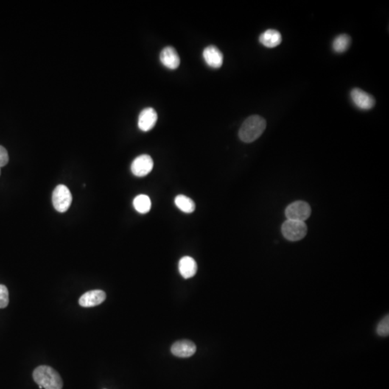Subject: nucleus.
I'll use <instances>...</instances> for the list:
<instances>
[{
    "label": "nucleus",
    "instance_id": "nucleus-12",
    "mask_svg": "<svg viewBox=\"0 0 389 389\" xmlns=\"http://www.w3.org/2000/svg\"><path fill=\"white\" fill-rule=\"evenodd\" d=\"M162 64L169 69H176L180 66V59L175 48L167 46L160 53Z\"/></svg>",
    "mask_w": 389,
    "mask_h": 389
},
{
    "label": "nucleus",
    "instance_id": "nucleus-8",
    "mask_svg": "<svg viewBox=\"0 0 389 389\" xmlns=\"http://www.w3.org/2000/svg\"><path fill=\"white\" fill-rule=\"evenodd\" d=\"M157 112L152 107H146L140 113L138 116V127L144 132L149 131L155 127L157 121Z\"/></svg>",
    "mask_w": 389,
    "mask_h": 389
},
{
    "label": "nucleus",
    "instance_id": "nucleus-17",
    "mask_svg": "<svg viewBox=\"0 0 389 389\" xmlns=\"http://www.w3.org/2000/svg\"><path fill=\"white\" fill-rule=\"evenodd\" d=\"M351 44V38L347 34H342L334 39L332 43V49L336 53L341 54L349 49Z\"/></svg>",
    "mask_w": 389,
    "mask_h": 389
},
{
    "label": "nucleus",
    "instance_id": "nucleus-10",
    "mask_svg": "<svg viewBox=\"0 0 389 389\" xmlns=\"http://www.w3.org/2000/svg\"><path fill=\"white\" fill-rule=\"evenodd\" d=\"M203 57L205 63L210 67L219 68L223 65V54L216 46H209L205 48L203 51Z\"/></svg>",
    "mask_w": 389,
    "mask_h": 389
},
{
    "label": "nucleus",
    "instance_id": "nucleus-18",
    "mask_svg": "<svg viewBox=\"0 0 389 389\" xmlns=\"http://www.w3.org/2000/svg\"><path fill=\"white\" fill-rule=\"evenodd\" d=\"M377 334L381 337H387L389 334V315L386 316L381 322H379L376 329Z\"/></svg>",
    "mask_w": 389,
    "mask_h": 389
},
{
    "label": "nucleus",
    "instance_id": "nucleus-13",
    "mask_svg": "<svg viewBox=\"0 0 389 389\" xmlns=\"http://www.w3.org/2000/svg\"><path fill=\"white\" fill-rule=\"evenodd\" d=\"M179 272L185 279L193 278L197 272V263L194 258L185 256L180 259L178 264Z\"/></svg>",
    "mask_w": 389,
    "mask_h": 389
},
{
    "label": "nucleus",
    "instance_id": "nucleus-6",
    "mask_svg": "<svg viewBox=\"0 0 389 389\" xmlns=\"http://www.w3.org/2000/svg\"><path fill=\"white\" fill-rule=\"evenodd\" d=\"M154 167L152 157L148 155H142L136 157L130 166L132 173L136 177H144L149 175Z\"/></svg>",
    "mask_w": 389,
    "mask_h": 389
},
{
    "label": "nucleus",
    "instance_id": "nucleus-2",
    "mask_svg": "<svg viewBox=\"0 0 389 389\" xmlns=\"http://www.w3.org/2000/svg\"><path fill=\"white\" fill-rule=\"evenodd\" d=\"M34 381L45 389H62L63 381L57 370L47 366L40 365L32 373Z\"/></svg>",
    "mask_w": 389,
    "mask_h": 389
},
{
    "label": "nucleus",
    "instance_id": "nucleus-4",
    "mask_svg": "<svg viewBox=\"0 0 389 389\" xmlns=\"http://www.w3.org/2000/svg\"><path fill=\"white\" fill-rule=\"evenodd\" d=\"M72 202V195L67 187L59 185L56 187L52 194V203L58 212L65 213Z\"/></svg>",
    "mask_w": 389,
    "mask_h": 389
},
{
    "label": "nucleus",
    "instance_id": "nucleus-16",
    "mask_svg": "<svg viewBox=\"0 0 389 389\" xmlns=\"http://www.w3.org/2000/svg\"><path fill=\"white\" fill-rule=\"evenodd\" d=\"M133 204L137 212L141 214L149 212L152 207V202L149 196L144 194L137 195L133 200Z\"/></svg>",
    "mask_w": 389,
    "mask_h": 389
},
{
    "label": "nucleus",
    "instance_id": "nucleus-14",
    "mask_svg": "<svg viewBox=\"0 0 389 389\" xmlns=\"http://www.w3.org/2000/svg\"><path fill=\"white\" fill-rule=\"evenodd\" d=\"M259 42L267 48H275L282 42V35L276 30H267L264 31L259 38Z\"/></svg>",
    "mask_w": 389,
    "mask_h": 389
},
{
    "label": "nucleus",
    "instance_id": "nucleus-1",
    "mask_svg": "<svg viewBox=\"0 0 389 389\" xmlns=\"http://www.w3.org/2000/svg\"><path fill=\"white\" fill-rule=\"evenodd\" d=\"M266 129V121L259 116L247 118L239 129V137L244 143L254 142L259 138Z\"/></svg>",
    "mask_w": 389,
    "mask_h": 389
},
{
    "label": "nucleus",
    "instance_id": "nucleus-7",
    "mask_svg": "<svg viewBox=\"0 0 389 389\" xmlns=\"http://www.w3.org/2000/svg\"><path fill=\"white\" fill-rule=\"evenodd\" d=\"M350 96L353 103L361 110H370L373 108L376 104V99L374 97L361 89H353Z\"/></svg>",
    "mask_w": 389,
    "mask_h": 389
},
{
    "label": "nucleus",
    "instance_id": "nucleus-21",
    "mask_svg": "<svg viewBox=\"0 0 389 389\" xmlns=\"http://www.w3.org/2000/svg\"><path fill=\"white\" fill-rule=\"evenodd\" d=\"M0 174H1V170H0Z\"/></svg>",
    "mask_w": 389,
    "mask_h": 389
},
{
    "label": "nucleus",
    "instance_id": "nucleus-9",
    "mask_svg": "<svg viewBox=\"0 0 389 389\" xmlns=\"http://www.w3.org/2000/svg\"><path fill=\"white\" fill-rule=\"evenodd\" d=\"M106 298V294L102 290H93L86 292L80 297L79 303L82 307H94L101 304Z\"/></svg>",
    "mask_w": 389,
    "mask_h": 389
},
{
    "label": "nucleus",
    "instance_id": "nucleus-11",
    "mask_svg": "<svg viewBox=\"0 0 389 389\" xmlns=\"http://www.w3.org/2000/svg\"><path fill=\"white\" fill-rule=\"evenodd\" d=\"M196 351V345L190 340L177 341L172 345L171 352L178 357H189L194 356Z\"/></svg>",
    "mask_w": 389,
    "mask_h": 389
},
{
    "label": "nucleus",
    "instance_id": "nucleus-20",
    "mask_svg": "<svg viewBox=\"0 0 389 389\" xmlns=\"http://www.w3.org/2000/svg\"><path fill=\"white\" fill-rule=\"evenodd\" d=\"M9 162V155L5 148L0 146V168L7 165Z\"/></svg>",
    "mask_w": 389,
    "mask_h": 389
},
{
    "label": "nucleus",
    "instance_id": "nucleus-3",
    "mask_svg": "<svg viewBox=\"0 0 389 389\" xmlns=\"http://www.w3.org/2000/svg\"><path fill=\"white\" fill-rule=\"evenodd\" d=\"M282 233L287 240L297 242L301 240L307 233V226L303 222L287 220L282 225Z\"/></svg>",
    "mask_w": 389,
    "mask_h": 389
},
{
    "label": "nucleus",
    "instance_id": "nucleus-5",
    "mask_svg": "<svg viewBox=\"0 0 389 389\" xmlns=\"http://www.w3.org/2000/svg\"><path fill=\"white\" fill-rule=\"evenodd\" d=\"M310 205L303 200L293 202L286 208L285 214L288 220L298 221L304 222L310 217Z\"/></svg>",
    "mask_w": 389,
    "mask_h": 389
},
{
    "label": "nucleus",
    "instance_id": "nucleus-15",
    "mask_svg": "<svg viewBox=\"0 0 389 389\" xmlns=\"http://www.w3.org/2000/svg\"><path fill=\"white\" fill-rule=\"evenodd\" d=\"M176 206L185 214H191L195 210L194 200L184 194H178L175 198Z\"/></svg>",
    "mask_w": 389,
    "mask_h": 389
},
{
    "label": "nucleus",
    "instance_id": "nucleus-19",
    "mask_svg": "<svg viewBox=\"0 0 389 389\" xmlns=\"http://www.w3.org/2000/svg\"><path fill=\"white\" fill-rule=\"evenodd\" d=\"M9 303V292L7 287L0 284V309L7 307Z\"/></svg>",
    "mask_w": 389,
    "mask_h": 389
}]
</instances>
